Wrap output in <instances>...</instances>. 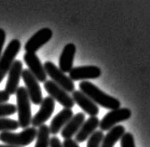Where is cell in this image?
Returning <instances> with one entry per match:
<instances>
[{
    "instance_id": "obj_27",
    "label": "cell",
    "mask_w": 150,
    "mask_h": 147,
    "mask_svg": "<svg viewBox=\"0 0 150 147\" xmlns=\"http://www.w3.org/2000/svg\"><path fill=\"white\" fill-rule=\"evenodd\" d=\"M64 147H79V143L74 139H65L63 143Z\"/></svg>"
},
{
    "instance_id": "obj_25",
    "label": "cell",
    "mask_w": 150,
    "mask_h": 147,
    "mask_svg": "<svg viewBox=\"0 0 150 147\" xmlns=\"http://www.w3.org/2000/svg\"><path fill=\"white\" fill-rule=\"evenodd\" d=\"M50 147H64V145L61 143V141L58 137L53 136L50 141Z\"/></svg>"
},
{
    "instance_id": "obj_16",
    "label": "cell",
    "mask_w": 150,
    "mask_h": 147,
    "mask_svg": "<svg viewBox=\"0 0 150 147\" xmlns=\"http://www.w3.org/2000/svg\"><path fill=\"white\" fill-rule=\"evenodd\" d=\"M85 114L77 113L76 115H73L67 124L61 130V135L64 140L72 139L74 136L79 132L82 124L85 122Z\"/></svg>"
},
{
    "instance_id": "obj_2",
    "label": "cell",
    "mask_w": 150,
    "mask_h": 147,
    "mask_svg": "<svg viewBox=\"0 0 150 147\" xmlns=\"http://www.w3.org/2000/svg\"><path fill=\"white\" fill-rule=\"evenodd\" d=\"M17 112L19 126L23 129L29 128L32 121V113H31V101L28 92L24 87H19L16 91Z\"/></svg>"
},
{
    "instance_id": "obj_13",
    "label": "cell",
    "mask_w": 150,
    "mask_h": 147,
    "mask_svg": "<svg viewBox=\"0 0 150 147\" xmlns=\"http://www.w3.org/2000/svg\"><path fill=\"white\" fill-rule=\"evenodd\" d=\"M101 74L100 68L94 65L79 66L73 67V69L69 72V77L73 81H86L87 79H96L101 76Z\"/></svg>"
},
{
    "instance_id": "obj_10",
    "label": "cell",
    "mask_w": 150,
    "mask_h": 147,
    "mask_svg": "<svg viewBox=\"0 0 150 147\" xmlns=\"http://www.w3.org/2000/svg\"><path fill=\"white\" fill-rule=\"evenodd\" d=\"M52 37V31L50 28H42L38 31L32 37H31L24 46V49L26 52L35 53L40 48L47 44Z\"/></svg>"
},
{
    "instance_id": "obj_26",
    "label": "cell",
    "mask_w": 150,
    "mask_h": 147,
    "mask_svg": "<svg viewBox=\"0 0 150 147\" xmlns=\"http://www.w3.org/2000/svg\"><path fill=\"white\" fill-rule=\"evenodd\" d=\"M10 99V95L5 90H0V104L7 103Z\"/></svg>"
},
{
    "instance_id": "obj_17",
    "label": "cell",
    "mask_w": 150,
    "mask_h": 147,
    "mask_svg": "<svg viewBox=\"0 0 150 147\" xmlns=\"http://www.w3.org/2000/svg\"><path fill=\"white\" fill-rule=\"evenodd\" d=\"M76 48L75 44L69 43L64 46L59 59V68L64 73H69L73 69L74 58Z\"/></svg>"
},
{
    "instance_id": "obj_29",
    "label": "cell",
    "mask_w": 150,
    "mask_h": 147,
    "mask_svg": "<svg viewBox=\"0 0 150 147\" xmlns=\"http://www.w3.org/2000/svg\"><path fill=\"white\" fill-rule=\"evenodd\" d=\"M0 147H20V146H14V145H5V144H0Z\"/></svg>"
},
{
    "instance_id": "obj_24",
    "label": "cell",
    "mask_w": 150,
    "mask_h": 147,
    "mask_svg": "<svg viewBox=\"0 0 150 147\" xmlns=\"http://www.w3.org/2000/svg\"><path fill=\"white\" fill-rule=\"evenodd\" d=\"M121 147H136L134 143V137L131 132H125L120 139Z\"/></svg>"
},
{
    "instance_id": "obj_18",
    "label": "cell",
    "mask_w": 150,
    "mask_h": 147,
    "mask_svg": "<svg viewBox=\"0 0 150 147\" xmlns=\"http://www.w3.org/2000/svg\"><path fill=\"white\" fill-rule=\"evenodd\" d=\"M73 111L69 108H64L61 112H59L52 118L50 124V134L56 135L63 129V128L67 124V122L73 117Z\"/></svg>"
},
{
    "instance_id": "obj_23",
    "label": "cell",
    "mask_w": 150,
    "mask_h": 147,
    "mask_svg": "<svg viewBox=\"0 0 150 147\" xmlns=\"http://www.w3.org/2000/svg\"><path fill=\"white\" fill-rule=\"evenodd\" d=\"M17 111V108L12 103H1L0 104V117H6L12 115Z\"/></svg>"
},
{
    "instance_id": "obj_28",
    "label": "cell",
    "mask_w": 150,
    "mask_h": 147,
    "mask_svg": "<svg viewBox=\"0 0 150 147\" xmlns=\"http://www.w3.org/2000/svg\"><path fill=\"white\" fill-rule=\"evenodd\" d=\"M5 40H6V32L0 28V57L2 55V49L5 44Z\"/></svg>"
},
{
    "instance_id": "obj_22",
    "label": "cell",
    "mask_w": 150,
    "mask_h": 147,
    "mask_svg": "<svg viewBox=\"0 0 150 147\" xmlns=\"http://www.w3.org/2000/svg\"><path fill=\"white\" fill-rule=\"evenodd\" d=\"M103 132L102 130H97L88 139L87 147H101L103 139Z\"/></svg>"
},
{
    "instance_id": "obj_6",
    "label": "cell",
    "mask_w": 150,
    "mask_h": 147,
    "mask_svg": "<svg viewBox=\"0 0 150 147\" xmlns=\"http://www.w3.org/2000/svg\"><path fill=\"white\" fill-rule=\"evenodd\" d=\"M45 90L49 93V95L52 98L54 101L58 102L64 108L72 109L75 106V102L69 93L65 91L63 88L57 85L52 80H47L44 82Z\"/></svg>"
},
{
    "instance_id": "obj_19",
    "label": "cell",
    "mask_w": 150,
    "mask_h": 147,
    "mask_svg": "<svg viewBox=\"0 0 150 147\" xmlns=\"http://www.w3.org/2000/svg\"><path fill=\"white\" fill-rule=\"evenodd\" d=\"M125 133V128L121 125H117L108 130L106 135L103 137L101 147H114L118 140H120Z\"/></svg>"
},
{
    "instance_id": "obj_14",
    "label": "cell",
    "mask_w": 150,
    "mask_h": 147,
    "mask_svg": "<svg viewBox=\"0 0 150 147\" xmlns=\"http://www.w3.org/2000/svg\"><path fill=\"white\" fill-rule=\"evenodd\" d=\"M72 98H73L75 103H76L85 113L90 114L91 117H97L100 110L98 105L91 101V100L87 95L80 91L75 90L72 92Z\"/></svg>"
},
{
    "instance_id": "obj_21",
    "label": "cell",
    "mask_w": 150,
    "mask_h": 147,
    "mask_svg": "<svg viewBox=\"0 0 150 147\" xmlns=\"http://www.w3.org/2000/svg\"><path fill=\"white\" fill-rule=\"evenodd\" d=\"M19 122L7 117H0V131H13L19 129Z\"/></svg>"
},
{
    "instance_id": "obj_5",
    "label": "cell",
    "mask_w": 150,
    "mask_h": 147,
    "mask_svg": "<svg viewBox=\"0 0 150 147\" xmlns=\"http://www.w3.org/2000/svg\"><path fill=\"white\" fill-rule=\"evenodd\" d=\"M45 71L47 75L51 78L54 83L57 85L63 88L67 92H73L75 91V84L74 81L71 79L69 76H67L65 74L60 70L59 67H57L53 62L46 61L44 64Z\"/></svg>"
},
{
    "instance_id": "obj_8",
    "label": "cell",
    "mask_w": 150,
    "mask_h": 147,
    "mask_svg": "<svg viewBox=\"0 0 150 147\" xmlns=\"http://www.w3.org/2000/svg\"><path fill=\"white\" fill-rule=\"evenodd\" d=\"M22 77L25 84V88L28 92V95L30 98L31 102H33L35 105H40L41 102H42V91H41V88L38 81L37 80L32 73L28 69H23Z\"/></svg>"
},
{
    "instance_id": "obj_7",
    "label": "cell",
    "mask_w": 150,
    "mask_h": 147,
    "mask_svg": "<svg viewBox=\"0 0 150 147\" xmlns=\"http://www.w3.org/2000/svg\"><path fill=\"white\" fill-rule=\"evenodd\" d=\"M131 115L132 112L129 108H118L116 110H111L109 113H107L102 118L99 127L102 131H108L117 126V124L128 120L131 117Z\"/></svg>"
},
{
    "instance_id": "obj_4",
    "label": "cell",
    "mask_w": 150,
    "mask_h": 147,
    "mask_svg": "<svg viewBox=\"0 0 150 147\" xmlns=\"http://www.w3.org/2000/svg\"><path fill=\"white\" fill-rule=\"evenodd\" d=\"M21 49V42L19 39H12L0 57V83L8 73L12 66L15 58Z\"/></svg>"
},
{
    "instance_id": "obj_3",
    "label": "cell",
    "mask_w": 150,
    "mask_h": 147,
    "mask_svg": "<svg viewBox=\"0 0 150 147\" xmlns=\"http://www.w3.org/2000/svg\"><path fill=\"white\" fill-rule=\"evenodd\" d=\"M38 129L35 127L23 129L19 133H14L11 131H3L0 133V141L7 143L8 145L14 146H27L37 138Z\"/></svg>"
},
{
    "instance_id": "obj_9",
    "label": "cell",
    "mask_w": 150,
    "mask_h": 147,
    "mask_svg": "<svg viewBox=\"0 0 150 147\" xmlns=\"http://www.w3.org/2000/svg\"><path fill=\"white\" fill-rule=\"evenodd\" d=\"M55 109V101L50 96L46 97L42 100L40 103V108L38 112L32 117L31 124L33 127L37 128L40 127L41 125H44L52 115Z\"/></svg>"
},
{
    "instance_id": "obj_1",
    "label": "cell",
    "mask_w": 150,
    "mask_h": 147,
    "mask_svg": "<svg viewBox=\"0 0 150 147\" xmlns=\"http://www.w3.org/2000/svg\"><path fill=\"white\" fill-rule=\"evenodd\" d=\"M80 91L89 97L92 102L97 105H100L103 108L109 110H116L120 108V102L117 99L114 98L108 94L101 90L94 84L90 81H82L79 83Z\"/></svg>"
},
{
    "instance_id": "obj_20",
    "label": "cell",
    "mask_w": 150,
    "mask_h": 147,
    "mask_svg": "<svg viewBox=\"0 0 150 147\" xmlns=\"http://www.w3.org/2000/svg\"><path fill=\"white\" fill-rule=\"evenodd\" d=\"M50 128L47 125H41L38 127L37 133V141H35V147H50Z\"/></svg>"
},
{
    "instance_id": "obj_12",
    "label": "cell",
    "mask_w": 150,
    "mask_h": 147,
    "mask_svg": "<svg viewBox=\"0 0 150 147\" xmlns=\"http://www.w3.org/2000/svg\"><path fill=\"white\" fill-rule=\"evenodd\" d=\"M23 70V62L20 60H15L8 73V80L5 87V91H7L9 95H13L16 93L19 88L20 79L22 77Z\"/></svg>"
},
{
    "instance_id": "obj_11",
    "label": "cell",
    "mask_w": 150,
    "mask_h": 147,
    "mask_svg": "<svg viewBox=\"0 0 150 147\" xmlns=\"http://www.w3.org/2000/svg\"><path fill=\"white\" fill-rule=\"evenodd\" d=\"M23 60L29 68L28 70L32 73V75L37 78L38 82L44 83L47 81L48 75L45 71L44 65L41 64L37 54L32 53V52H26L23 56Z\"/></svg>"
},
{
    "instance_id": "obj_15",
    "label": "cell",
    "mask_w": 150,
    "mask_h": 147,
    "mask_svg": "<svg viewBox=\"0 0 150 147\" xmlns=\"http://www.w3.org/2000/svg\"><path fill=\"white\" fill-rule=\"evenodd\" d=\"M99 125L100 120L97 117H89L87 120H85V122L82 124L79 132L75 135V141L77 143H83V141H87L95 132L97 128L99 127Z\"/></svg>"
}]
</instances>
